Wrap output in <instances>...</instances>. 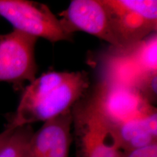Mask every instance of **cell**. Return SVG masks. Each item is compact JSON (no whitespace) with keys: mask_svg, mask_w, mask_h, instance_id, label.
Returning <instances> with one entry per match:
<instances>
[{"mask_svg":"<svg viewBox=\"0 0 157 157\" xmlns=\"http://www.w3.org/2000/svg\"><path fill=\"white\" fill-rule=\"evenodd\" d=\"M90 84L85 71H49L36 77L23 92L9 124L15 128L45 121L72 110Z\"/></svg>","mask_w":157,"mask_h":157,"instance_id":"obj_1","label":"cell"},{"mask_svg":"<svg viewBox=\"0 0 157 157\" xmlns=\"http://www.w3.org/2000/svg\"><path fill=\"white\" fill-rule=\"evenodd\" d=\"M76 157H122L112 126L99 111L93 98L72 109Z\"/></svg>","mask_w":157,"mask_h":157,"instance_id":"obj_2","label":"cell"},{"mask_svg":"<svg viewBox=\"0 0 157 157\" xmlns=\"http://www.w3.org/2000/svg\"><path fill=\"white\" fill-rule=\"evenodd\" d=\"M119 48L136 43L156 32V0H103Z\"/></svg>","mask_w":157,"mask_h":157,"instance_id":"obj_3","label":"cell"},{"mask_svg":"<svg viewBox=\"0 0 157 157\" xmlns=\"http://www.w3.org/2000/svg\"><path fill=\"white\" fill-rule=\"evenodd\" d=\"M0 16L17 30L52 42L71 38L63 28L60 18L44 4L27 0H0Z\"/></svg>","mask_w":157,"mask_h":157,"instance_id":"obj_4","label":"cell"},{"mask_svg":"<svg viewBox=\"0 0 157 157\" xmlns=\"http://www.w3.org/2000/svg\"><path fill=\"white\" fill-rule=\"evenodd\" d=\"M93 98L99 111L112 126L156 111L138 90L119 84L101 82Z\"/></svg>","mask_w":157,"mask_h":157,"instance_id":"obj_5","label":"cell"},{"mask_svg":"<svg viewBox=\"0 0 157 157\" xmlns=\"http://www.w3.org/2000/svg\"><path fill=\"white\" fill-rule=\"evenodd\" d=\"M36 37L17 30L0 35V82L30 83L36 78Z\"/></svg>","mask_w":157,"mask_h":157,"instance_id":"obj_6","label":"cell"},{"mask_svg":"<svg viewBox=\"0 0 157 157\" xmlns=\"http://www.w3.org/2000/svg\"><path fill=\"white\" fill-rule=\"evenodd\" d=\"M60 16L63 28L70 36L83 31L105 41L112 48H119L103 0H74Z\"/></svg>","mask_w":157,"mask_h":157,"instance_id":"obj_7","label":"cell"},{"mask_svg":"<svg viewBox=\"0 0 157 157\" xmlns=\"http://www.w3.org/2000/svg\"><path fill=\"white\" fill-rule=\"evenodd\" d=\"M72 121L70 110L44 122L33 134L29 157H68Z\"/></svg>","mask_w":157,"mask_h":157,"instance_id":"obj_8","label":"cell"},{"mask_svg":"<svg viewBox=\"0 0 157 157\" xmlns=\"http://www.w3.org/2000/svg\"><path fill=\"white\" fill-rule=\"evenodd\" d=\"M101 74V82L132 87L139 92L148 76L152 74L144 73L121 49L114 48L104 57Z\"/></svg>","mask_w":157,"mask_h":157,"instance_id":"obj_9","label":"cell"},{"mask_svg":"<svg viewBox=\"0 0 157 157\" xmlns=\"http://www.w3.org/2000/svg\"><path fill=\"white\" fill-rule=\"evenodd\" d=\"M112 127L124 153L155 144L157 138L156 111Z\"/></svg>","mask_w":157,"mask_h":157,"instance_id":"obj_10","label":"cell"},{"mask_svg":"<svg viewBox=\"0 0 157 157\" xmlns=\"http://www.w3.org/2000/svg\"><path fill=\"white\" fill-rule=\"evenodd\" d=\"M121 49L146 74L157 73L156 33Z\"/></svg>","mask_w":157,"mask_h":157,"instance_id":"obj_11","label":"cell"},{"mask_svg":"<svg viewBox=\"0 0 157 157\" xmlns=\"http://www.w3.org/2000/svg\"><path fill=\"white\" fill-rule=\"evenodd\" d=\"M33 134L30 125L17 127L0 151V157H29Z\"/></svg>","mask_w":157,"mask_h":157,"instance_id":"obj_12","label":"cell"},{"mask_svg":"<svg viewBox=\"0 0 157 157\" xmlns=\"http://www.w3.org/2000/svg\"><path fill=\"white\" fill-rule=\"evenodd\" d=\"M122 157H157V143L128 153H124Z\"/></svg>","mask_w":157,"mask_h":157,"instance_id":"obj_13","label":"cell"},{"mask_svg":"<svg viewBox=\"0 0 157 157\" xmlns=\"http://www.w3.org/2000/svg\"><path fill=\"white\" fill-rule=\"evenodd\" d=\"M15 129L16 128L9 124L2 132L0 133V151L5 146V143L7 142V140H9V138L10 137L11 135L13 134Z\"/></svg>","mask_w":157,"mask_h":157,"instance_id":"obj_14","label":"cell"}]
</instances>
